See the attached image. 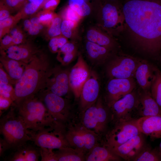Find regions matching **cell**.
I'll return each mask as SVG.
<instances>
[{
    "mask_svg": "<svg viewBox=\"0 0 161 161\" xmlns=\"http://www.w3.org/2000/svg\"><path fill=\"white\" fill-rule=\"evenodd\" d=\"M13 103L11 98L0 95V116L2 112L8 109Z\"/></svg>",
    "mask_w": 161,
    "mask_h": 161,
    "instance_id": "cell-44",
    "label": "cell"
},
{
    "mask_svg": "<svg viewBox=\"0 0 161 161\" xmlns=\"http://www.w3.org/2000/svg\"><path fill=\"white\" fill-rule=\"evenodd\" d=\"M69 146L85 154L97 143L99 135L82 123L69 125L64 133Z\"/></svg>",
    "mask_w": 161,
    "mask_h": 161,
    "instance_id": "cell-5",
    "label": "cell"
},
{
    "mask_svg": "<svg viewBox=\"0 0 161 161\" xmlns=\"http://www.w3.org/2000/svg\"><path fill=\"white\" fill-rule=\"evenodd\" d=\"M140 63L131 57L117 58L112 60L108 64L106 68L107 73L111 79L133 78Z\"/></svg>",
    "mask_w": 161,
    "mask_h": 161,
    "instance_id": "cell-10",
    "label": "cell"
},
{
    "mask_svg": "<svg viewBox=\"0 0 161 161\" xmlns=\"http://www.w3.org/2000/svg\"><path fill=\"white\" fill-rule=\"evenodd\" d=\"M154 68L145 62H140L134 76L137 81L143 90L151 89L154 74Z\"/></svg>",
    "mask_w": 161,
    "mask_h": 161,
    "instance_id": "cell-21",
    "label": "cell"
},
{
    "mask_svg": "<svg viewBox=\"0 0 161 161\" xmlns=\"http://www.w3.org/2000/svg\"><path fill=\"white\" fill-rule=\"evenodd\" d=\"M40 7V6L31 2H28L19 11L22 18L35 13Z\"/></svg>",
    "mask_w": 161,
    "mask_h": 161,
    "instance_id": "cell-40",
    "label": "cell"
},
{
    "mask_svg": "<svg viewBox=\"0 0 161 161\" xmlns=\"http://www.w3.org/2000/svg\"><path fill=\"white\" fill-rule=\"evenodd\" d=\"M158 151L159 153V155H160V156L161 157V141L159 145V149H158Z\"/></svg>",
    "mask_w": 161,
    "mask_h": 161,
    "instance_id": "cell-52",
    "label": "cell"
},
{
    "mask_svg": "<svg viewBox=\"0 0 161 161\" xmlns=\"http://www.w3.org/2000/svg\"><path fill=\"white\" fill-rule=\"evenodd\" d=\"M67 39L62 35L50 38L48 44L50 51L53 53L58 52L61 48L68 42Z\"/></svg>",
    "mask_w": 161,
    "mask_h": 161,
    "instance_id": "cell-33",
    "label": "cell"
},
{
    "mask_svg": "<svg viewBox=\"0 0 161 161\" xmlns=\"http://www.w3.org/2000/svg\"><path fill=\"white\" fill-rule=\"evenodd\" d=\"M62 20V18L57 15L52 20L47 30V35L50 38L61 35V26Z\"/></svg>",
    "mask_w": 161,
    "mask_h": 161,
    "instance_id": "cell-32",
    "label": "cell"
},
{
    "mask_svg": "<svg viewBox=\"0 0 161 161\" xmlns=\"http://www.w3.org/2000/svg\"><path fill=\"white\" fill-rule=\"evenodd\" d=\"M64 19L71 21L78 24L82 17L68 5L64 11Z\"/></svg>",
    "mask_w": 161,
    "mask_h": 161,
    "instance_id": "cell-39",
    "label": "cell"
},
{
    "mask_svg": "<svg viewBox=\"0 0 161 161\" xmlns=\"http://www.w3.org/2000/svg\"><path fill=\"white\" fill-rule=\"evenodd\" d=\"M58 161L85 160V154L70 146L62 148L55 152Z\"/></svg>",
    "mask_w": 161,
    "mask_h": 161,
    "instance_id": "cell-25",
    "label": "cell"
},
{
    "mask_svg": "<svg viewBox=\"0 0 161 161\" xmlns=\"http://www.w3.org/2000/svg\"><path fill=\"white\" fill-rule=\"evenodd\" d=\"M32 24L36 27L41 30L43 28V26L40 22L38 16H35L32 18L30 20Z\"/></svg>",
    "mask_w": 161,
    "mask_h": 161,
    "instance_id": "cell-50",
    "label": "cell"
},
{
    "mask_svg": "<svg viewBox=\"0 0 161 161\" xmlns=\"http://www.w3.org/2000/svg\"><path fill=\"white\" fill-rule=\"evenodd\" d=\"M39 99L43 103L54 119L64 125L70 115L69 108L66 100L48 90L41 93Z\"/></svg>",
    "mask_w": 161,
    "mask_h": 161,
    "instance_id": "cell-8",
    "label": "cell"
},
{
    "mask_svg": "<svg viewBox=\"0 0 161 161\" xmlns=\"http://www.w3.org/2000/svg\"><path fill=\"white\" fill-rule=\"evenodd\" d=\"M30 131L31 141L39 147L53 149L70 146L65 138L63 131H55L53 132H50L51 131H47L36 132Z\"/></svg>",
    "mask_w": 161,
    "mask_h": 161,
    "instance_id": "cell-11",
    "label": "cell"
},
{
    "mask_svg": "<svg viewBox=\"0 0 161 161\" xmlns=\"http://www.w3.org/2000/svg\"><path fill=\"white\" fill-rule=\"evenodd\" d=\"M10 149L8 144L4 138H0V156H2L7 150Z\"/></svg>",
    "mask_w": 161,
    "mask_h": 161,
    "instance_id": "cell-49",
    "label": "cell"
},
{
    "mask_svg": "<svg viewBox=\"0 0 161 161\" xmlns=\"http://www.w3.org/2000/svg\"><path fill=\"white\" fill-rule=\"evenodd\" d=\"M76 51L73 52L59 51L57 58L64 65H67L71 62L76 54Z\"/></svg>",
    "mask_w": 161,
    "mask_h": 161,
    "instance_id": "cell-36",
    "label": "cell"
},
{
    "mask_svg": "<svg viewBox=\"0 0 161 161\" xmlns=\"http://www.w3.org/2000/svg\"><path fill=\"white\" fill-rule=\"evenodd\" d=\"M134 161H160L161 157L158 151L147 148L141 152Z\"/></svg>",
    "mask_w": 161,
    "mask_h": 161,
    "instance_id": "cell-31",
    "label": "cell"
},
{
    "mask_svg": "<svg viewBox=\"0 0 161 161\" xmlns=\"http://www.w3.org/2000/svg\"><path fill=\"white\" fill-rule=\"evenodd\" d=\"M0 95L11 98L14 102L16 99L15 92L12 85H0Z\"/></svg>",
    "mask_w": 161,
    "mask_h": 161,
    "instance_id": "cell-41",
    "label": "cell"
},
{
    "mask_svg": "<svg viewBox=\"0 0 161 161\" xmlns=\"http://www.w3.org/2000/svg\"><path fill=\"white\" fill-rule=\"evenodd\" d=\"M90 72L87 65L82 56L79 55L77 62L72 67L69 73L70 89L76 98H80L83 86Z\"/></svg>",
    "mask_w": 161,
    "mask_h": 161,
    "instance_id": "cell-13",
    "label": "cell"
},
{
    "mask_svg": "<svg viewBox=\"0 0 161 161\" xmlns=\"http://www.w3.org/2000/svg\"><path fill=\"white\" fill-rule=\"evenodd\" d=\"M0 132L13 150L31 141L30 131L21 117L12 108L0 120Z\"/></svg>",
    "mask_w": 161,
    "mask_h": 161,
    "instance_id": "cell-4",
    "label": "cell"
},
{
    "mask_svg": "<svg viewBox=\"0 0 161 161\" xmlns=\"http://www.w3.org/2000/svg\"><path fill=\"white\" fill-rule=\"evenodd\" d=\"M60 0H44L42 4L44 10L53 11L58 5Z\"/></svg>",
    "mask_w": 161,
    "mask_h": 161,
    "instance_id": "cell-46",
    "label": "cell"
},
{
    "mask_svg": "<svg viewBox=\"0 0 161 161\" xmlns=\"http://www.w3.org/2000/svg\"><path fill=\"white\" fill-rule=\"evenodd\" d=\"M123 11L129 28L140 37V45L153 53L161 49V0H129Z\"/></svg>",
    "mask_w": 161,
    "mask_h": 161,
    "instance_id": "cell-1",
    "label": "cell"
},
{
    "mask_svg": "<svg viewBox=\"0 0 161 161\" xmlns=\"http://www.w3.org/2000/svg\"><path fill=\"white\" fill-rule=\"evenodd\" d=\"M136 86L135 81L133 78L111 79L107 87L109 106H110L115 101L132 92Z\"/></svg>",
    "mask_w": 161,
    "mask_h": 161,
    "instance_id": "cell-14",
    "label": "cell"
},
{
    "mask_svg": "<svg viewBox=\"0 0 161 161\" xmlns=\"http://www.w3.org/2000/svg\"><path fill=\"white\" fill-rule=\"evenodd\" d=\"M12 46V38L9 34L5 35L0 39V50H5Z\"/></svg>",
    "mask_w": 161,
    "mask_h": 161,
    "instance_id": "cell-45",
    "label": "cell"
},
{
    "mask_svg": "<svg viewBox=\"0 0 161 161\" xmlns=\"http://www.w3.org/2000/svg\"><path fill=\"white\" fill-rule=\"evenodd\" d=\"M26 0H4V3L11 8H17L20 7Z\"/></svg>",
    "mask_w": 161,
    "mask_h": 161,
    "instance_id": "cell-48",
    "label": "cell"
},
{
    "mask_svg": "<svg viewBox=\"0 0 161 161\" xmlns=\"http://www.w3.org/2000/svg\"><path fill=\"white\" fill-rule=\"evenodd\" d=\"M57 16L53 11L44 10L39 13L37 16L43 26L48 27L53 19Z\"/></svg>",
    "mask_w": 161,
    "mask_h": 161,
    "instance_id": "cell-35",
    "label": "cell"
},
{
    "mask_svg": "<svg viewBox=\"0 0 161 161\" xmlns=\"http://www.w3.org/2000/svg\"><path fill=\"white\" fill-rule=\"evenodd\" d=\"M0 85L14 84L11 78L4 69L2 64H0Z\"/></svg>",
    "mask_w": 161,
    "mask_h": 161,
    "instance_id": "cell-42",
    "label": "cell"
},
{
    "mask_svg": "<svg viewBox=\"0 0 161 161\" xmlns=\"http://www.w3.org/2000/svg\"><path fill=\"white\" fill-rule=\"evenodd\" d=\"M86 49L90 59L96 64H101L103 62L109 55V49L89 41L86 43Z\"/></svg>",
    "mask_w": 161,
    "mask_h": 161,
    "instance_id": "cell-24",
    "label": "cell"
},
{
    "mask_svg": "<svg viewBox=\"0 0 161 161\" xmlns=\"http://www.w3.org/2000/svg\"><path fill=\"white\" fill-rule=\"evenodd\" d=\"M69 73V72L59 67L53 68L47 81V90L62 97L65 95L70 89Z\"/></svg>",
    "mask_w": 161,
    "mask_h": 161,
    "instance_id": "cell-16",
    "label": "cell"
},
{
    "mask_svg": "<svg viewBox=\"0 0 161 161\" xmlns=\"http://www.w3.org/2000/svg\"><path fill=\"white\" fill-rule=\"evenodd\" d=\"M88 41L95 43L109 49L112 46L109 38L101 32L95 29H90L86 33Z\"/></svg>",
    "mask_w": 161,
    "mask_h": 161,
    "instance_id": "cell-27",
    "label": "cell"
},
{
    "mask_svg": "<svg viewBox=\"0 0 161 161\" xmlns=\"http://www.w3.org/2000/svg\"><path fill=\"white\" fill-rule=\"evenodd\" d=\"M151 95L161 108V72L154 68V74L151 88Z\"/></svg>",
    "mask_w": 161,
    "mask_h": 161,
    "instance_id": "cell-28",
    "label": "cell"
},
{
    "mask_svg": "<svg viewBox=\"0 0 161 161\" xmlns=\"http://www.w3.org/2000/svg\"><path fill=\"white\" fill-rule=\"evenodd\" d=\"M87 161H117L121 158L115 154L106 146H101L97 144L85 155Z\"/></svg>",
    "mask_w": 161,
    "mask_h": 161,
    "instance_id": "cell-22",
    "label": "cell"
},
{
    "mask_svg": "<svg viewBox=\"0 0 161 161\" xmlns=\"http://www.w3.org/2000/svg\"><path fill=\"white\" fill-rule=\"evenodd\" d=\"M138 94L139 103L137 112L140 117L161 115V108L153 97L151 92L143 90Z\"/></svg>",
    "mask_w": 161,
    "mask_h": 161,
    "instance_id": "cell-19",
    "label": "cell"
},
{
    "mask_svg": "<svg viewBox=\"0 0 161 161\" xmlns=\"http://www.w3.org/2000/svg\"><path fill=\"white\" fill-rule=\"evenodd\" d=\"M10 9L1 2L0 4V21L3 20L10 16Z\"/></svg>",
    "mask_w": 161,
    "mask_h": 161,
    "instance_id": "cell-47",
    "label": "cell"
},
{
    "mask_svg": "<svg viewBox=\"0 0 161 161\" xmlns=\"http://www.w3.org/2000/svg\"><path fill=\"white\" fill-rule=\"evenodd\" d=\"M68 5L82 17L90 13V8L85 0H69Z\"/></svg>",
    "mask_w": 161,
    "mask_h": 161,
    "instance_id": "cell-30",
    "label": "cell"
},
{
    "mask_svg": "<svg viewBox=\"0 0 161 161\" xmlns=\"http://www.w3.org/2000/svg\"><path fill=\"white\" fill-rule=\"evenodd\" d=\"M44 0H28V2H32L40 7L43 4Z\"/></svg>",
    "mask_w": 161,
    "mask_h": 161,
    "instance_id": "cell-51",
    "label": "cell"
},
{
    "mask_svg": "<svg viewBox=\"0 0 161 161\" xmlns=\"http://www.w3.org/2000/svg\"><path fill=\"white\" fill-rule=\"evenodd\" d=\"M136 119L116 122L114 127L106 135L105 146L109 148L119 146L141 133L137 127Z\"/></svg>",
    "mask_w": 161,
    "mask_h": 161,
    "instance_id": "cell-7",
    "label": "cell"
},
{
    "mask_svg": "<svg viewBox=\"0 0 161 161\" xmlns=\"http://www.w3.org/2000/svg\"><path fill=\"white\" fill-rule=\"evenodd\" d=\"M117 10L114 5L110 3L105 4L102 10V15L105 27L112 28L115 26L118 21Z\"/></svg>",
    "mask_w": 161,
    "mask_h": 161,
    "instance_id": "cell-26",
    "label": "cell"
},
{
    "mask_svg": "<svg viewBox=\"0 0 161 161\" xmlns=\"http://www.w3.org/2000/svg\"><path fill=\"white\" fill-rule=\"evenodd\" d=\"M52 69L46 55L40 52L37 54L27 64L21 77L15 85V105L35 96L46 88Z\"/></svg>",
    "mask_w": 161,
    "mask_h": 161,
    "instance_id": "cell-2",
    "label": "cell"
},
{
    "mask_svg": "<svg viewBox=\"0 0 161 161\" xmlns=\"http://www.w3.org/2000/svg\"><path fill=\"white\" fill-rule=\"evenodd\" d=\"M140 132L152 140L161 137V115L141 117L136 120Z\"/></svg>",
    "mask_w": 161,
    "mask_h": 161,
    "instance_id": "cell-18",
    "label": "cell"
},
{
    "mask_svg": "<svg viewBox=\"0 0 161 161\" xmlns=\"http://www.w3.org/2000/svg\"><path fill=\"white\" fill-rule=\"evenodd\" d=\"M39 151L42 161H58L55 152L53 149L39 147Z\"/></svg>",
    "mask_w": 161,
    "mask_h": 161,
    "instance_id": "cell-38",
    "label": "cell"
},
{
    "mask_svg": "<svg viewBox=\"0 0 161 161\" xmlns=\"http://www.w3.org/2000/svg\"><path fill=\"white\" fill-rule=\"evenodd\" d=\"M1 55L0 63L15 85L21 77L27 64L10 58L4 55Z\"/></svg>",
    "mask_w": 161,
    "mask_h": 161,
    "instance_id": "cell-20",
    "label": "cell"
},
{
    "mask_svg": "<svg viewBox=\"0 0 161 161\" xmlns=\"http://www.w3.org/2000/svg\"><path fill=\"white\" fill-rule=\"evenodd\" d=\"M9 34L12 37L13 45H18L25 43L24 35L22 31L19 28H13Z\"/></svg>",
    "mask_w": 161,
    "mask_h": 161,
    "instance_id": "cell-37",
    "label": "cell"
},
{
    "mask_svg": "<svg viewBox=\"0 0 161 161\" xmlns=\"http://www.w3.org/2000/svg\"><path fill=\"white\" fill-rule=\"evenodd\" d=\"M40 51L36 47L29 43L14 45L5 50H1V54L13 59L29 63Z\"/></svg>",
    "mask_w": 161,
    "mask_h": 161,
    "instance_id": "cell-17",
    "label": "cell"
},
{
    "mask_svg": "<svg viewBox=\"0 0 161 161\" xmlns=\"http://www.w3.org/2000/svg\"><path fill=\"white\" fill-rule=\"evenodd\" d=\"M99 90L100 85L97 77L94 73L90 72L83 86L80 97V107L83 112L96 102Z\"/></svg>",
    "mask_w": 161,
    "mask_h": 161,
    "instance_id": "cell-15",
    "label": "cell"
},
{
    "mask_svg": "<svg viewBox=\"0 0 161 161\" xmlns=\"http://www.w3.org/2000/svg\"><path fill=\"white\" fill-rule=\"evenodd\" d=\"M15 105L17 113L31 131H63L65 129L64 126L54 119L43 103L35 96L25 99Z\"/></svg>",
    "mask_w": 161,
    "mask_h": 161,
    "instance_id": "cell-3",
    "label": "cell"
},
{
    "mask_svg": "<svg viewBox=\"0 0 161 161\" xmlns=\"http://www.w3.org/2000/svg\"><path fill=\"white\" fill-rule=\"evenodd\" d=\"M21 18H22V17L19 12L14 16H10L0 21V39L9 33Z\"/></svg>",
    "mask_w": 161,
    "mask_h": 161,
    "instance_id": "cell-29",
    "label": "cell"
},
{
    "mask_svg": "<svg viewBox=\"0 0 161 161\" xmlns=\"http://www.w3.org/2000/svg\"><path fill=\"white\" fill-rule=\"evenodd\" d=\"M83 113L81 123L85 127L99 135L106 131L109 114L99 98Z\"/></svg>",
    "mask_w": 161,
    "mask_h": 161,
    "instance_id": "cell-6",
    "label": "cell"
},
{
    "mask_svg": "<svg viewBox=\"0 0 161 161\" xmlns=\"http://www.w3.org/2000/svg\"><path fill=\"white\" fill-rule=\"evenodd\" d=\"M9 159L10 161H37L40 156L39 149L27 144L14 150Z\"/></svg>",
    "mask_w": 161,
    "mask_h": 161,
    "instance_id": "cell-23",
    "label": "cell"
},
{
    "mask_svg": "<svg viewBox=\"0 0 161 161\" xmlns=\"http://www.w3.org/2000/svg\"><path fill=\"white\" fill-rule=\"evenodd\" d=\"M23 24L25 30L30 35H37L41 31L33 26L30 20H25Z\"/></svg>",
    "mask_w": 161,
    "mask_h": 161,
    "instance_id": "cell-43",
    "label": "cell"
},
{
    "mask_svg": "<svg viewBox=\"0 0 161 161\" xmlns=\"http://www.w3.org/2000/svg\"><path fill=\"white\" fill-rule=\"evenodd\" d=\"M78 23L66 19H63L61 26V35L67 38H70L73 30L76 27Z\"/></svg>",
    "mask_w": 161,
    "mask_h": 161,
    "instance_id": "cell-34",
    "label": "cell"
},
{
    "mask_svg": "<svg viewBox=\"0 0 161 161\" xmlns=\"http://www.w3.org/2000/svg\"><path fill=\"white\" fill-rule=\"evenodd\" d=\"M139 103L138 93L133 91L114 102L110 107L117 122L135 119L132 116L137 109Z\"/></svg>",
    "mask_w": 161,
    "mask_h": 161,
    "instance_id": "cell-9",
    "label": "cell"
},
{
    "mask_svg": "<svg viewBox=\"0 0 161 161\" xmlns=\"http://www.w3.org/2000/svg\"><path fill=\"white\" fill-rule=\"evenodd\" d=\"M148 148L145 137L141 133L119 146L109 148L120 158L128 161H133L141 152Z\"/></svg>",
    "mask_w": 161,
    "mask_h": 161,
    "instance_id": "cell-12",
    "label": "cell"
}]
</instances>
